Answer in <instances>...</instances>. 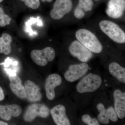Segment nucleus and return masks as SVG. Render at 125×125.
Listing matches in <instances>:
<instances>
[{
    "label": "nucleus",
    "mask_w": 125,
    "mask_h": 125,
    "mask_svg": "<svg viewBox=\"0 0 125 125\" xmlns=\"http://www.w3.org/2000/svg\"><path fill=\"white\" fill-rule=\"evenodd\" d=\"M102 83V78L99 75L90 73L83 77L78 83L76 90L81 94L92 93L98 89Z\"/></svg>",
    "instance_id": "nucleus-3"
},
{
    "label": "nucleus",
    "mask_w": 125,
    "mask_h": 125,
    "mask_svg": "<svg viewBox=\"0 0 125 125\" xmlns=\"http://www.w3.org/2000/svg\"><path fill=\"white\" fill-rule=\"evenodd\" d=\"M24 87L26 94V99L31 102H36L40 101L42 95L39 87L35 83L31 80L26 81Z\"/></svg>",
    "instance_id": "nucleus-13"
},
{
    "label": "nucleus",
    "mask_w": 125,
    "mask_h": 125,
    "mask_svg": "<svg viewBox=\"0 0 125 125\" xmlns=\"http://www.w3.org/2000/svg\"><path fill=\"white\" fill-rule=\"evenodd\" d=\"M12 38L7 33L2 34L0 37V54L9 55L11 52V44Z\"/></svg>",
    "instance_id": "nucleus-17"
},
{
    "label": "nucleus",
    "mask_w": 125,
    "mask_h": 125,
    "mask_svg": "<svg viewBox=\"0 0 125 125\" xmlns=\"http://www.w3.org/2000/svg\"><path fill=\"white\" fill-rule=\"evenodd\" d=\"M89 69V66L85 62L71 65L65 72L64 78L67 81L73 82L79 79L87 73Z\"/></svg>",
    "instance_id": "nucleus-8"
},
{
    "label": "nucleus",
    "mask_w": 125,
    "mask_h": 125,
    "mask_svg": "<svg viewBox=\"0 0 125 125\" xmlns=\"http://www.w3.org/2000/svg\"></svg>",
    "instance_id": "nucleus-28"
},
{
    "label": "nucleus",
    "mask_w": 125,
    "mask_h": 125,
    "mask_svg": "<svg viewBox=\"0 0 125 125\" xmlns=\"http://www.w3.org/2000/svg\"><path fill=\"white\" fill-rule=\"evenodd\" d=\"M102 31L115 42L124 43L125 42V33L115 23L109 20H103L99 24Z\"/></svg>",
    "instance_id": "nucleus-2"
},
{
    "label": "nucleus",
    "mask_w": 125,
    "mask_h": 125,
    "mask_svg": "<svg viewBox=\"0 0 125 125\" xmlns=\"http://www.w3.org/2000/svg\"><path fill=\"white\" fill-rule=\"evenodd\" d=\"M74 15L76 18L81 19L83 18L85 15V13L83 8L79 5L76 7L74 10Z\"/></svg>",
    "instance_id": "nucleus-23"
},
{
    "label": "nucleus",
    "mask_w": 125,
    "mask_h": 125,
    "mask_svg": "<svg viewBox=\"0 0 125 125\" xmlns=\"http://www.w3.org/2000/svg\"><path fill=\"white\" fill-rule=\"evenodd\" d=\"M30 56L36 64L43 66L46 65L48 62L54 60L55 57V52L51 47H48L42 50H33Z\"/></svg>",
    "instance_id": "nucleus-5"
},
{
    "label": "nucleus",
    "mask_w": 125,
    "mask_h": 125,
    "mask_svg": "<svg viewBox=\"0 0 125 125\" xmlns=\"http://www.w3.org/2000/svg\"><path fill=\"white\" fill-rule=\"evenodd\" d=\"M78 41L90 51L94 53H101L102 51V45L97 37L88 30L82 29L75 33Z\"/></svg>",
    "instance_id": "nucleus-1"
},
{
    "label": "nucleus",
    "mask_w": 125,
    "mask_h": 125,
    "mask_svg": "<svg viewBox=\"0 0 125 125\" xmlns=\"http://www.w3.org/2000/svg\"><path fill=\"white\" fill-rule=\"evenodd\" d=\"M8 123L2 121H0V125H8Z\"/></svg>",
    "instance_id": "nucleus-25"
},
{
    "label": "nucleus",
    "mask_w": 125,
    "mask_h": 125,
    "mask_svg": "<svg viewBox=\"0 0 125 125\" xmlns=\"http://www.w3.org/2000/svg\"><path fill=\"white\" fill-rule=\"evenodd\" d=\"M69 51L72 56L83 62H88L93 56L92 52L78 40H75L72 42Z\"/></svg>",
    "instance_id": "nucleus-7"
},
{
    "label": "nucleus",
    "mask_w": 125,
    "mask_h": 125,
    "mask_svg": "<svg viewBox=\"0 0 125 125\" xmlns=\"http://www.w3.org/2000/svg\"><path fill=\"white\" fill-rule=\"evenodd\" d=\"M43 2H46V1H47L48 2H50L52 1V0H41Z\"/></svg>",
    "instance_id": "nucleus-26"
},
{
    "label": "nucleus",
    "mask_w": 125,
    "mask_h": 125,
    "mask_svg": "<svg viewBox=\"0 0 125 125\" xmlns=\"http://www.w3.org/2000/svg\"><path fill=\"white\" fill-rule=\"evenodd\" d=\"M93 5V2L92 0H79L78 4L86 11H91Z\"/></svg>",
    "instance_id": "nucleus-20"
},
{
    "label": "nucleus",
    "mask_w": 125,
    "mask_h": 125,
    "mask_svg": "<svg viewBox=\"0 0 125 125\" xmlns=\"http://www.w3.org/2000/svg\"><path fill=\"white\" fill-rule=\"evenodd\" d=\"M73 7L71 0H56L50 12V16L53 19L58 20L71 11Z\"/></svg>",
    "instance_id": "nucleus-6"
},
{
    "label": "nucleus",
    "mask_w": 125,
    "mask_h": 125,
    "mask_svg": "<svg viewBox=\"0 0 125 125\" xmlns=\"http://www.w3.org/2000/svg\"><path fill=\"white\" fill-rule=\"evenodd\" d=\"M50 113L54 122L57 125H70V122L66 113L65 107L61 104L56 105L52 108Z\"/></svg>",
    "instance_id": "nucleus-12"
},
{
    "label": "nucleus",
    "mask_w": 125,
    "mask_h": 125,
    "mask_svg": "<svg viewBox=\"0 0 125 125\" xmlns=\"http://www.w3.org/2000/svg\"><path fill=\"white\" fill-rule=\"evenodd\" d=\"M81 120L84 123L88 125H99L98 121L96 118H92L89 115L85 114L83 115Z\"/></svg>",
    "instance_id": "nucleus-21"
},
{
    "label": "nucleus",
    "mask_w": 125,
    "mask_h": 125,
    "mask_svg": "<svg viewBox=\"0 0 125 125\" xmlns=\"http://www.w3.org/2000/svg\"><path fill=\"white\" fill-rule=\"evenodd\" d=\"M22 82L10 83V87L12 92L16 96L21 99H26V94L24 86Z\"/></svg>",
    "instance_id": "nucleus-18"
},
{
    "label": "nucleus",
    "mask_w": 125,
    "mask_h": 125,
    "mask_svg": "<svg viewBox=\"0 0 125 125\" xmlns=\"http://www.w3.org/2000/svg\"><path fill=\"white\" fill-rule=\"evenodd\" d=\"M114 110L118 118L123 119L125 116V93L116 89L113 93Z\"/></svg>",
    "instance_id": "nucleus-15"
},
{
    "label": "nucleus",
    "mask_w": 125,
    "mask_h": 125,
    "mask_svg": "<svg viewBox=\"0 0 125 125\" xmlns=\"http://www.w3.org/2000/svg\"><path fill=\"white\" fill-rule=\"evenodd\" d=\"M125 9V0H110L106 12L109 17L118 19L123 16Z\"/></svg>",
    "instance_id": "nucleus-11"
},
{
    "label": "nucleus",
    "mask_w": 125,
    "mask_h": 125,
    "mask_svg": "<svg viewBox=\"0 0 125 125\" xmlns=\"http://www.w3.org/2000/svg\"><path fill=\"white\" fill-rule=\"evenodd\" d=\"M5 98V94L2 88L0 87V101H2Z\"/></svg>",
    "instance_id": "nucleus-24"
},
{
    "label": "nucleus",
    "mask_w": 125,
    "mask_h": 125,
    "mask_svg": "<svg viewBox=\"0 0 125 125\" xmlns=\"http://www.w3.org/2000/svg\"><path fill=\"white\" fill-rule=\"evenodd\" d=\"M50 113L49 108L46 105L41 104H33L29 105L25 110L23 119L27 122L33 121L37 117L47 118Z\"/></svg>",
    "instance_id": "nucleus-4"
},
{
    "label": "nucleus",
    "mask_w": 125,
    "mask_h": 125,
    "mask_svg": "<svg viewBox=\"0 0 125 125\" xmlns=\"http://www.w3.org/2000/svg\"><path fill=\"white\" fill-rule=\"evenodd\" d=\"M22 112L21 107L17 104L0 105V117L5 121L10 120L12 117H18L21 115Z\"/></svg>",
    "instance_id": "nucleus-14"
},
{
    "label": "nucleus",
    "mask_w": 125,
    "mask_h": 125,
    "mask_svg": "<svg viewBox=\"0 0 125 125\" xmlns=\"http://www.w3.org/2000/svg\"><path fill=\"white\" fill-rule=\"evenodd\" d=\"M11 21V18L5 13L3 9L0 7V27H3L9 25Z\"/></svg>",
    "instance_id": "nucleus-19"
},
{
    "label": "nucleus",
    "mask_w": 125,
    "mask_h": 125,
    "mask_svg": "<svg viewBox=\"0 0 125 125\" xmlns=\"http://www.w3.org/2000/svg\"><path fill=\"white\" fill-rule=\"evenodd\" d=\"M109 72L121 83H125V68L116 62H112L109 65Z\"/></svg>",
    "instance_id": "nucleus-16"
},
{
    "label": "nucleus",
    "mask_w": 125,
    "mask_h": 125,
    "mask_svg": "<svg viewBox=\"0 0 125 125\" xmlns=\"http://www.w3.org/2000/svg\"><path fill=\"white\" fill-rule=\"evenodd\" d=\"M24 2L25 5L33 10L38 9L40 6L39 0H20Z\"/></svg>",
    "instance_id": "nucleus-22"
},
{
    "label": "nucleus",
    "mask_w": 125,
    "mask_h": 125,
    "mask_svg": "<svg viewBox=\"0 0 125 125\" xmlns=\"http://www.w3.org/2000/svg\"><path fill=\"white\" fill-rule=\"evenodd\" d=\"M62 78L57 74H52L47 78L45 82V88L47 98L54 100L55 97V89L62 83Z\"/></svg>",
    "instance_id": "nucleus-10"
},
{
    "label": "nucleus",
    "mask_w": 125,
    "mask_h": 125,
    "mask_svg": "<svg viewBox=\"0 0 125 125\" xmlns=\"http://www.w3.org/2000/svg\"><path fill=\"white\" fill-rule=\"evenodd\" d=\"M97 108L99 112L98 115V120L102 124L108 125L109 120L114 122L118 120V116L112 107H109L106 109L104 105L100 103L97 105Z\"/></svg>",
    "instance_id": "nucleus-9"
},
{
    "label": "nucleus",
    "mask_w": 125,
    "mask_h": 125,
    "mask_svg": "<svg viewBox=\"0 0 125 125\" xmlns=\"http://www.w3.org/2000/svg\"><path fill=\"white\" fill-rule=\"evenodd\" d=\"M3 0H0V2H2Z\"/></svg>",
    "instance_id": "nucleus-27"
}]
</instances>
